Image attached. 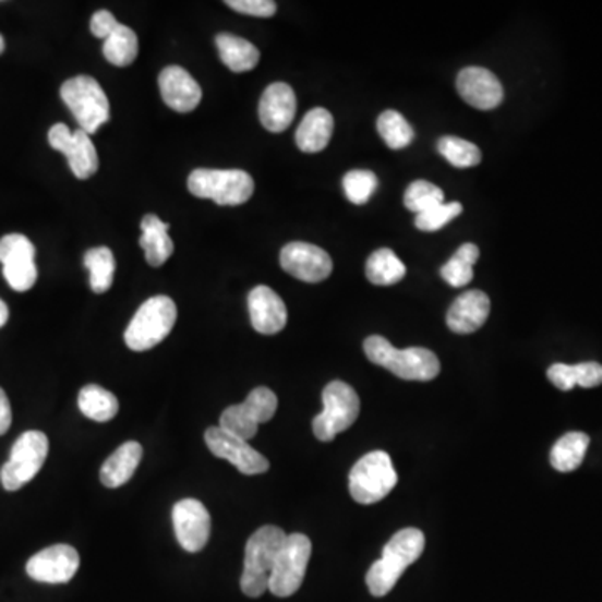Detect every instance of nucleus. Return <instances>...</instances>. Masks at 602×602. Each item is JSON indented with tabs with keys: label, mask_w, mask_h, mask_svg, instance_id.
I'll return each instance as SVG.
<instances>
[{
	"label": "nucleus",
	"mask_w": 602,
	"mask_h": 602,
	"mask_svg": "<svg viewBox=\"0 0 602 602\" xmlns=\"http://www.w3.org/2000/svg\"><path fill=\"white\" fill-rule=\"evenodd\" d=\"M425 549V535L419 529H401L382 552L381 559L372 564L366 573V586L370 594L384 598L397 585L401 574L422 556Z\"/></svg>",
	"instance_id": "1"
},
{
	"label": "nucleus",
	"mask_w": 602,
	"mask_h": 602,
	"mask_svg": "<svg viewBox=\"0 0 602 602\" xmlns=\"http://www.w3.org/2000/svg\"><path fill=\"white\" fill-rule=\"evenodd\" d=\"M366 357L375 365L384 366L401 381L429 382L441 373V362L434 351L422 347L398 350L381 335L369 337L363 344Z\"/></svg>",
	"instance_id": "2"
},
{
	"label": "nucleus",
	"mask_w": 602,
	"mask_h": 602,
	"mask_svg": "<svg viewBox=\"0 0 602 602\" xmlns=\"http://www.w3.org/2000/svg\"><path fill=\"white\" fill-rule=\"evenodd\" d=\"M285 539L287 534L280 527L275 526L260 527L258 531L248 539L241 576V591L248 598H260L268 591L269 577Z\"/></svg>",
	"instance_id": "3"
},
{
	"label": "nucleus",
	"mask_w": 602,
	"mask_h": 602,
	"mask_svg": "<svg viewBox=\"0 0 602 602\" xmlns=\"http://www.w3.org/2000/svg\"><path fill=\"white\" fill-rule=\"evenodd\" d=\"M188 190L219 206L243 205L255 193V181L241 169H196L188 178Z\"/></svg>",
	"instance_id": "4"
},
{
	"label": "nucleus",
	"mask_w": 602,
	"mask_h": 602,
	"mask_svg": "<svg viewBox=\"0 0 602 602\" xmlns=\"http://www.w3.org/2000/svg\"><path fill=\"white\" fill-rule=\"evenodd\" d=\"M176 316L178 310L171 298L165 294L149 298L131 320L124 334L125 345L134 351L155 348L171 334Z\"/></svg>",
	"instance_id": "5"
},
{
	"label": "nucleus",
	"mask_w": 602,
	"mask_h": 602,
	"mask_svg": "<svg viewBox=\"0 0 602 602\" xmlns=\"http://www.w3.org/2000/svg\"><path fill=\"white\" fill-rule=\"evenodd\" d=\"M397 482L398 475L395 472L394 463H392L390 456L384 450H373L363 456L353 466L350 477H348L351 497L363 506L376 504L387 497L394 491Z\"/></svg>",
	"instance_id": "6"
},
{
	"label": "nucleus",
	"mask_w": 602,
	"mask_h": 602,
	"mask_svg": "<svg viewBox=\"0 0 602 602\" xmlns=\"http://www.w3.org/2000/svg\"><path fill=\"white\" fill-rule=\"evenodd\" d=\"M61 97L71 109L80 130L94 134L109 121V99L105 89L91 75H75L61 87Z\"/></svg>",
	"instance_id": "7"
},
{
	"label": "nucleus",
	"mask_w": 602,
	"mask_h": 602,
	"mask_svg": "<svg viewBox=\"0 0 602 602\" xmlns=\"http://www.w3.org/2000/svg\"><path fill=\"white\" fill-rule=\"evenodd\" d=\"M359 413L357 392L345 382H330L323 390V412L313 419V434L318 441L332 442L356 423Z\"/></svg>",
	"instance_id": "8"
},
{
	"label": "nucleus",
	"mask_w": 602,
	"mask_h": 602,
	"mask_svg": "<svg viewBox=\"0 0 602 602\" xmlns=\"http://www.w3.org/2000/svg\"><path fill=\"white\" fill-rule=\"evenodd\" d=\"M49 454V441L39 431L22 434L12 445L11 457L0 470V482L5 491L15 492L29 484L40 472Z\"/></svg>",
	"instance_id": "9"
},
{
	"label": "nucleus",
	"mask_w": 602,
	"mask_h": 602,
	"mask_svg": "<svg viewBox=\"0 0 602 602\" xmlns=\"http://www.w3.org/2000/svg\"><path fill=\"white\" fill-rule=\"evenodd\" d=\"M312 557V541L305 534H287L269 577L268 591L278 598H290L303 585Z\"/></svg>",
	"instance_id": "10"
},
{
	"label": "nucleus",
	"mask_w": 602,
	"mask_h": 602,
	"mask_svg": "<svg viewBox=\"0 0 602 602\" xmlns=\"http://www.w3.org/2000/svg\"><path fill=\"white\" fill-rule=\"evenodd\" d=\"M278 409V398L275 392L266 387L251 390L246 400L238 406L228 407L221 413L219 426L234 437L251 441L258 434L260 423L269 422Z\"/></svg>",
	"instance_id": "11"
},
{
	"label": "nucleus",
	"mask_w": 602,
	"mask_h": 602,
	"mask_svg": "<svg viewBox=\"0 0 602 602\" xmlns=\"http://www.w3.org/2000/svg\"><path fill=\"white\" fill-rule=\"evenodd\" d=\"M36 246L24 234H5L0 240V263L12 290L29 291L37 281Z\"/></svg>",
	"instance_id": "12"
},
{
	"label": "nucleus",
	"mask_w": 602,
	"mask_h": 602,
	"mask_svg": "<svg viewBox=\"0 0 602 602\" xmlns=\"http://www.w3.org/2000/svg\"><path fill=\"white\" fill-rule=\"evenodd\" d=\"M47 140L50 147H55L68 158L72 174L77 180H89L91 176L96 174L99 158L89 134L84 133L83 130L72 133L68 125L59 122L50 128Z\"/></svg>",
	"instance_id": "13"
},
{
	"label": "nucleus",
	"mask_w": 602,
	"mask_h": 602,
	"mask_svg": "<svg viewBox=\"0 0 602 602\" xmlns=\"http://www.w3.org/2000/svg\"><path fill=\"white\" fill-rule=\"evenodd\" d=\"M206 445L213 456L233 463L244 475H258L268 472L269 462L258 450L243 438L234 437L222 431L221 426H212L205 434Z\"/></svg>",
	"instance_id": "14"
},
{
	"label": "nucleus",
	"mask_w": 602,
	"mask_h": 602,
	"mask_svg": "<svg viewBox=\"0 0 602 602\" xmlns=\"http://www.w3.org/2000/svg\"><path fill=\"white\" fill-rule=\"evenodd\" d=\"M80 552L72 545L56 544L31 557L25 570L31 579L44 585H65L80 570Z\"/></svg>",
	"instance_id": "15"
},
{
	"label": "nucleus",
	"mask_w": 602,
	"mask_h": 602,
	"mask_svg": "<svg viewBox=\"0 0 602 602\" xmlns=\"http://www.w3.org/2000/svg\"><path fill=\"white\" fill-rule=\"evenodd\" d=\"M280 265L288 275L306 284H320L334 272L330 255L315 244L293 241L281 250Z\"/></svg>",
	"instance_id": "16"
},
{
	"label": "nucleus",
	"mask_w": 602,
	"mask_h": 602,
	"mask_svg": "<svg viewBox=\"0 0 602 602\" xmlns=\"http://www.w3.org/2000/svg\"><path fill=\"white\" fill-rule=\"evenodd\" d=\"M176 539L188 552H200L208 544L212 517L196 498H183L172 509Z\"/></svg>",
	"instance_id": "17"
},
{
	"label": "nucleus",
	"mask_w": 602,
	"mask_h": 602,
	"mask_svg": "<svg viewBox=\"0 0 602 602\" xmlns=\"http://www.w3.org/2000/svg\"><path fill=\"white\" fill-rule=\"evenodd\" d=\"M457 91L467 105L482 111L497 108L504 99L501 81L484 68H466L457 77Z\"/></svg>",
	"instance_id": "18"
},
{
	"label": "nucleus",
	"mask_w": 602,
	"mask_h": 602,
	"mask_svg": "<svg viewBox=\"0 0 602 602\" xmlns=\"http://www.w3.org/2000/svg\"><path fill=\"white\" fill-rule=\"evenodd\" d=\"M158 84L162 100L172 111L186 115L200 106L203 91L186 69L180 65L162 69Z\"/></svg>",
	"instance_id": "19"
},
{
	"label": "nucleus",
	"mask_w": 602,
	"mask_h": 602,
	"mask_svg": "<svg viewBox=\"0 0 602 602\" xmlns=\"http://www.w3.org/2000/svg\"><path fill=\"white\" fill-rule=\"evenodd\" d=\"M251 325L258 334H280L287 326L288 312L280 294L272 288L260 285L248 294Z\"/></svg>",
	"instance_id": "20"
},
{
	"label": "nucleus",
	"mask_w": 602,
	"mask_h": 602,
	"mask_svg": "<svg viewBox=\"0 0 602 602\" xmlns=\"http://www.w3.org/2000/svg\"><path fill=\"white\" fill-rule=\"evenodd\" d=\"M297 115V96L288 84L275 83L266 87L260 99V121L269 133H284Z\"/></svg>",
	"instance_id": "21"
},
{
	"label": "nucleus",
	"mask_w": 602,
	"mask_h": 602,
	"mask_svg": "<svg viewBox=\"0 0 602 602\" xmlns=\"http://www.w3.org/2000/svg\"><path fill=\"white\" fill-rule=\"evenodd\" d=\"M491 300L481 290H469L460 294L447 313V326L454 334L469 335L487 322Z\"/></svg>",
	"instance_id": "22"
},
{
	"label": "nucleus",
	"mask_w": 602,
	"mask_h": 602,
	"mask_svg": "<svg viewBox=\"0 0 602 602\" xmlns=\"http://www.w3.org/2000/svg\"><path fill=\"white\" fill-rule=\"evenodd\" d=\"M334 128V116L326 109L315 108L306 112L305 118L298 125L297 136H294L298 149L303 150L306 155L325 149L330 143Z\"/></svg>",
	"instance_id": "23"
},
{
	"label": "nucleus",
	"mask_w": 602,
	"mask_h": 602,
	"mask_svg": "<svg viewBox=\"0 0 602 602\" xmlns=\"http://www.w3.org/2000/svg\"><path fill=\"white\" fill-rule=\"evenodd\" d=\"M143 459V447L137 442H125L100 467V482L108 489H118L131 481Z\"/></svg>",
	"instance_id": "24"
},
{
	"label": "nucleus",
	"mask_w": 602,
	"mask_h": 602,
	"mask_svg": "<svg viewBox=\"0 0 602 602\" xmlns=\"http://www.w3.org/2000/svg\"><path fill=\"white\" fill-rule=\"evenodd\" d=\"M141 234L140 244L146 255V262L150 266H162L172 253H174V243L169 238V225L161 221L156 215H146L141 221Z\"/></svg>",
	"instance_id": "25"
},
{
	"label": "nucleus",
	"mask_w": 602,
	"mask_h": 602,
	"mask_svg": "<svg viewBox=\"0 0 602 602\" xmlns=\"http://www.w3.org/2000/svg\"><path fill=\"white\" fill-rule=\"evenodd\" d=\"M216 47L222 64L230 71L241 74V72L253 71L258 65L260 50L243 37L226 33L218 34Z\"/></svg>",
	"instance_id": "26"
},
{
	"label": "nucleus",
	"mask_w": 602,
	"mask_h": 602,
	"mask_svg": "<svg viewBox=\"0 0 602 602\" xmlns=\"http://www.w3.org/2000/svg\"><path fill=\"white\" fill-rule=\"evenodd\" d=\"M547 378L556 385L559 390H573L576 385L585 388L599 387L602 384V365L595 362L577 363H554L549 366Z\"/></svg>",
	"instance_id": "27"
},
{
	"label": "nucleus",
	"mask_w": 602,
	"mask_h": 602,
	"mask_svg": "<svg viewBox=\"0 0 602 602\" xmlns=\"http://www.w3.org/2000/svg\"><path fill=\"white\" fill-rule=\"evenodd\" d=\"M366 278L376 287H392L404 280L407 268L390 248L373 251L366 262Z\"/></svg>",
	"instance_id": "28"
},
{
	"label": "nucleus",
	"mask_w": 602,
	"mask_h": 602,
	"mask_svg": "<svg viewBox=\"0 0 602 602\" xmlns=\"http://www.w3.org/2000/svg\"><path fill=\"white\" fill-rule=\"evenodd\" d=\"M77 406L87 419L100 423L109 422L119 412V401L116 395L94 384L86 385L80 392Z\"/></svg>",
	"instance_id": "29"
},
{
	"label": "nucleus",
	"mask_w": 602,
	"mask_h": 602,
	"mask_svg": "<svg viewBox=\"0 0 602 602\" xmlns=\"http://www.w3.org/2000/svg\"><path fill=\"white\" fill-rule=\"evenodd\" d=\"M589 437L582 432L563 435L551 450V463L559 472H573L581 467L589 447Z\"/></svg>",
	"instance_id": "30"
},
{
	"label": "nucleus",
	"mask_w": 602,
	"mask_h": 602,
	"mask_svg": "<svg viewBox=\"0 0 602 602\" xmlns=\"http://www.w3.org/2000/svg\"><path fill=\"white\" fill-rule=\"evenodd\" d=\"M137 52H140V43H137L136 33L124 24H119L106 37L105 46H103L105 58L119 68L133 64L136 61Z\"/></svg>",
	"instance_id": "31"
},
{
	"label": "nucleus",
	"mask_w": 602,
	"mask_h": 602,
	"mask_svg": "<svg viewBox=\"0 0 602 602\" xmlns=\"http://www.w3.org/2000/svg\"><path fill=\"white\" fill-rule=\"evenodd\" d=\"M84 266L89 269V284L94 293H106L115 281L116 260L106 246L93 248L84 255Z\"/></svg>",
	"instance_id": "32"
},
{
	"label": "nucleus",
	"mask_w": 602,
	"mask_h": 602,
	"mask_svg": "<svg viewBox=\"0 0 602 602\" xmlns=\"http://www.w3.org/2000/svg\"><path fill=\"white\" fill-rule=\"evenodd\" d=\"M481 256V251L475 244L466 243L457 250L456 255L448 260L447 265L441 269L442 278L450 287H467L473 280V265Z\"/></svg>",
	"instance_id": "33"
},
{
	"label": "nucleus",
	"mask_w": 602,
	"mask_h": 602,
	"mask_svg": "<svg viewBox=\"0 0 602 602\" xmlns=\"http://www.w3.org/2000/svg\"><path fill=\"white\" fill-rule=\"evenodd\" d=\"M376 130L390 149H404L416 137L412 125L397 111L382 112L376 121Z\"/></svg>",
	"instance_id": "34"
},
{
	"label": "nucleus",
	"mask_w": 602,
	"mask_h": 602,
	"mask_svg": "<svg viewBox=\"0 0 602 602\" xmlns=\"http://www.w3.org/2000/svg\"><path fill=\"white\" fill-rule=\"evenodd\" d=\"M438 153L456 168H473L482 161V153L470 141L456 136H444L438 140Z\"/></svg>",
	"instance_id": "35"
},
{
	"label": "nucleus",
	"mask_w": 602,
	"mask_h": 602,
	"mask_svg": "<svg viewBox=\"0 0 602 602\" xmlns=\"http://www.w3.org/2000/svg\"><path fill=\"white\" fill-rule=\"evenodd\" d=\"M444 191L435 184L429 183V181H413L409 188H407L406 196H404V203L406 208L410 212L422 215V213L429 212V209L435 208V206L444 205Z\"/></svg>",
	"instance_id": "36"
},
{
	"label": "nucleus",
	"mask_w": 602,
	"mask_h": 602,
	"mask_svg": "<svg viewBox=\"0 0 602 602\" xmlns=\"http://www.w3.org/2000/svg\"><path fill=\"white\" fill-rule=\"evenodd\" d=\"M376 188H378V180H376L375 172L366 171V169H353L345 174V196L353 205L362 206L369 203Z\"/></svg>",
	"instance_id": "37"
},
{
	"label": "nucleus",
	"mask_w": 602,
	"mask_h": 602,
	"mask_svg": "<svg viewBox=\"0 0 602 602\" xmlns=\"http://www.w3.org/2000/svg\"><path fill=\"white\" fill-rule=\"evenodd\" d=\"M460 213H462L460 203H444V205L435 206L422 215H417L416 226L420 231L434 233V231L442 230L448 222L454 221Z\"/></svg>",
	"instance_id": "38"
},
{
	"label": "nucleus",
	"mask_w": 602,
	"mask_h": 602,
	"mask_svg": "<svg viewBox=\"0 0 602 602\" xmlns=\"http://www.w3.org/2000/svg\"><path fill=\"white\" fill-rule=\"evenodd\" d=\"M228 8L241 14L253 17H273L276 14V4L273 0H228Z\"/></svg>",
	"instance_id": "39"
},
{
	"label": "nucleus",
	"mask_w": 602,
	"mask_h": 602,
	"mask_svg": "<svg viewBox=\"0 0 602 602\" xmlns=\"http://www.w3.org/2000/svg\"><path fill=\"white\" fill-rule=\"evenodd\" d=\"M119 22L109 11H97L91 19V33L99 39H106L118 27Z\"/></svg>",
	"instance_id": "40"
},
{
	"label": "nucleus",
	"mask_w": 602,
	"mask_h": 602,
	"mask_svg": "<svg viewBox=\"0 0 602 602\" xmlns=\"http://www.w3.org/2000/svg\"><path fill=\"white\" fill-rule=\"evenodd\" d=\"M12 423V409L9 404L8 395L0 388V437L11 429Z\"/></svg>",
	"instance_id": "41"
},
{
	"label": "nucleus",
	"mask_w": 602,
	"mask_h": 602,
	"mask_svg": "<svg viewBox=\"0 0 602 602\" xmlns=\"http://www.w3.org/2000/svg\"><path fill=\"white\" fill-rule=\"evenodd\" d=\"M9 320V309L5 305L4 301L0 300V328L8 323Z\"/></svg>",
	"instance_id": "42"
},
{
	"label": "nucleus",
	"mask_w": 602,
	"mask_h": 602,
	"mask_svg": "<svg viewBox=\"0 0 602 602\" xmlns=\"http://www.w3.org/2000/svg\"><path fill=\"white\" fill-rule=\"evenodd\" d=\"M4 49H5V40H4V37L0 36V55L4 52Z\"/></svg>",
	"instance_id": "43"
}]
</instances>
